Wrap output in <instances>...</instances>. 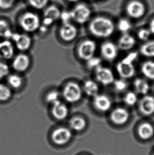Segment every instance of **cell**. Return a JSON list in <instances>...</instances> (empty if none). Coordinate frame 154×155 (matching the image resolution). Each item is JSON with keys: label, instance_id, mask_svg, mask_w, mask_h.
Masks as SVG:
<instances>
[{"label": "cell", "instance_id": "6da1fadb", "mask_svg": "<svg viewBox=\"0 0 154 155\" xmlns=\"http://www.w3.org/2000/svg\"><path fill=\"white\" fill-rule=\"evenodd\" d=\"M90 31L98 38H106L113 35L115 25L111 19L103 17L95 18L89 26Z\"/></svg>", "mask_w": 154, "mask_h": 155}, {"label": "cell", "instance_id": "7a4b0ae2", "mask_svg": "<svg viewBox=\"0 0 154 155\" xmlns=\"http://www.w3.org/2000/svg\"><path fill=\"white\" fill-rule=\"evenodd\" d=\"M19 24L24 31L33 32L39 29L41 22L38 15L31 12H27L20 17Z\"/></svg>", "mask_w": 154, "mask_h": 155}, {"label": "cell", "instance_id": "3957f363", "mask_svg": "<svg viewBox=\"0 0 154 155\" xmlns=\"http://www.w3.org/2000/svg\"><path fill=\"white\" fill-rule=\"evenodd\" d=\"M82 95V89L75 82L68 83L63 89V97L69 103H74L78 102L81 99Z\"/></svg>", "mask_w": 154, "mask_h": 155}, {"label": "cell", "instance_id": "277c9868", "mask_svg": "<svg viewBox=\"0 0 154 155\" xmlns=\"http://www.w3.org/2000/svg\"><path fill=\"white\" fill-rule=\"evenodd\" d=\"M72 19L79 24H83L87 22L91 15V11L85 4H79L71 11Z\"/></svg>", "mask_w": 154, "mask_h": 155}, {"label": "cell", "instance_id": "5b68a950", "mask_svg": "<svg viewBox=\"0 0 154 155\" xmlns=\"http://www.w3.org/2000/svg\"><path fill=\"white\" fill-rule=\"evenodd\" d=\"M96 44L95 41L91 40H86L80 45L78 54L80 58L88 61V59L94 56L96 52Z\"/></svg>", "mask_w": 154, "mask_h": 155}, {"label": "cell", "instance_id": "8992f818", "mask_svg": "<svg viewBox=\"0 0 154 155\" xmlns=\"http://www.w3.org/2000/svg\"><path fill=\"white\" fill-rule=\"evenodd\" d=\"M126 12L128 16L133 19H140L146 12V8L142 2L133 0L129 2L126 6Z\"/></svg>", "mask_w": 154, "mask_h": 155}, {"label": "cell", "instance_id": "52a82bcc", "mask_svg": "<svg viewBox=\"0 0 154 155\" xmlns=\"http://www.w3.org/2000/svg\"><path fill=\"white\" fill-rule=\"evenodd\" d=\"M52 139L54 143L59 146L66 144L70 140L72 137L71 130L66 127H60L53 131Z\"/></svg>", "mask_w": 154, "mask_h": 155}, {"label": "cell", "instance_id": "ba28073f", "mask_svg": "<svg viewBox=\"0 0 154 155\" xmlns=\"http://www.w3.org/2000/svg\"><path fill=\"white\" fill-rule=\"evenodd\" d=\"M96 76L98 82L104 85H108L114 82L113 71L109 68L101 66L96 68Z\"/></svg>", "mask_w": 154, "mask_h": 155}, {"label": "cell", "instance_id": "9c48e42d", "mask_svg": "<svg viewBox=\"0 0 154 155\" xmlns=\"http://www.w3.org/2000/svg\"><path fill=\"white\" fill-rule=\"evenodd\" d=\"M11 39L14 42L17 49L22 51H27L31 46V39L25 34L13 33Z\"/></svg>", "mask_w": 154, "mask_h": 155}, {"label": "cell", "instance_id": "30bf717a", "mask_svg": "<svg viewBox=\"0 0 154 155\" xmlns=\"http://www.w3.org/2000/svg\"><path fill=\"white\" fill-rule=\"evenodd\" d=\"M61 12L56 6L52 5L48 7L44 11L43 25L49 27L60 18Z\"/></svg>", "mask_w": 154, "mask_h": 155}, {"label": "cell", "instance_id": "8fae6325", "mask_svg": "<svg viewBox=\"0 0 154 155\" xmlns=\"http://www.w3.org/2000/svg\"><path fill=\"white\" fill-rule=\"evenodd\" d=\"M30 65V59L27 54H20L15 57L13 60L12 67L15 71L23 72L27 71Z\"/></svg>", "mask_w": 154, "mask_h": 155}, {"label": "cell", "instance_id": "7c38bea8", "mask_svg": "<svg viewBox=\"0 0 154 155\" xmlns=\"http://www.w3.org/2000/svg\"><path fill=\"white\" fill-rule=\"evenodd\" d=\"M63 40L69 42L75 39L78 34L77 28L70 23H63L59 31Z\"/></svg>", "mask_w": 154, "mask_h": 155}, {"label": "cell", "instance_id": "4fadbf2b", "mask_svg": "<svg viewBox=\"0 0 154 155\" xmlns=\"http://www.w3.org/2000/svg\"><path fill=\"white\" fill-rule=\"evenodd\" d=\"M129 113L126 109L122 107L115 109L111 114V121L117 125H123L129 120Z\"/></svg>", "mask_w": 154, "mask_h": 155}, {"label": "cell", "instance_id": "5bb4252c", "mask_svg": "<svg viewBox=\"0 0 154 155\" xmlns=\"http://www.w3.org/2000/svg\"><path fill=\"white\" fill-rule=\"evenodd\" d=\"M139 110L144 115H150L154 113V97L145 95L139 103Z\"/></svg>", "mask_w": 154, "mask_h": 155}, {"label": "cell", "instance_id": "9a60e30c", "mask_svg": "<svg viewBox=\"0 0 154 155\" xmlns=\"http://www.w3.org/2000/svg\"><path fill=\"white\" fill-rule=\"evenodd\" d=\"M101 54L107 61H113L118 54L117 47L113 42H104L101 46Z\"/></svg>", "mask_w": 154, "mask_h": 155}, {"label": "cell", "instance_id": "2e32d148", "mask_svg": "<svg viewBox=\"0 0 154 155\" xmlns=\"http://www.w3.org/2000/svg\"><path fill=\"white\" fill-rule=\"evenodd\" d=\"M14 54V47L8 39L0 41V59L9 60Z\"/></svg>", "mask_w": 154, "mask_h": 155}, {"label": "cell", "instance_id": "e0dca14e", "mask_svg": "<svg viewBox=\"0 0 154 155\" xmlns=\"http://www.w3.org/2000/svg\"><path fill=\"white\" fill-rule=\"evenodd\" d=\"M117 71L121 78L124 79L132 78L135 73L133 64L125 63L122 61L117 65Z\"/></svg>", "mask_w": 154, "mask_h": 155}, {"label": "cell", "instance_id": "ac0fdd59", "mask_svg": "<svg viewBox=\"0 0 154 155\" xmlns=\"http://www.w3.org/2000/svg\"><path fill=\"white\" fill-rule=\"evenodd\" d=\"M111 101L108 97L104 94H97L94 97V105L96 109L101 112H106L111 109Z\"/></svg>", "mask_w": 154, "mask_h": 155}, {"label": "cell", "instance_id": "d6986e66", "mask_svg": "<svg viewBox=\"0 0 154 155\" xmlns=\"http://www.w3.org/2000/svg\"><path fill=\"white\" fill-rule=\"evenodd\" d=\"M52 105L51 112L55 119L58 120H63L67 117L68 114V109L66 105L60 101H59Z\"/></svg>", "mask_w": 154, "mask_h": 155}, {"label": "cell", "instance_id": "ffe728a7", "mask_svg": "<svg viewBox=\"0 0 154 155\" xmlns=\"http://www.w3.org/2000/svg\"><path fill=\"white\" fill-rule=\"evenodd\" d=\"M136 40L133 36L129 34H124L118 41V47L123 51H128L132 48L135 45Z\"/></svg>", "mask_w": 154, "mask_h": 155}, {"label": "cell", "instance_id": "44dd1931", "mask_svg": "<svg viewBox=\"0 0 154 155\" xmlns=\"http://www.w3.org/2000/svg\"><path fill=\"white\" fill-rule=\"evenodd\" d=\"M154 134V127L150 124L144 123L139 127L138 134L142 139H149L153 136Z\"/></svg>", "mask_w": 154, "mask_h": 155}, {"label": "cell", "instance_id": "7402d4cb", "mask_svg": "<svg viewBox=\"0 0 154 155\" xmlns=\"http://www.w3.org/2000/svg\"><path fill=\"white\" fill-rule=\"evenodd\" d=\"M133 85L136 91L141 94H147L150 89V86L148 83L142 78L136 79Z\"/></svg>", "mask_w": 154, "mask_h": 155}, {"label": "cell", "instance_id": "603a6c76", "mask_svg": "<svg viewBox=\"0 0 154 155\" xmlns=\"http://www.w3.org/2000/svg\"><path fill=\"white\" fill-rule=\"evenodd\" d=\"M83 91L88 96L94 97L98 94L99 87L97 83L93 81L88 80L84 84Z\"/></svg>", "mask_w": 154, "mask_h": 155}, {"label": "cell", "instance_id": "cb8c5ba5", "mask_svg": "<svg viewBox=\"0 0 154 155\" xmlns=\"http://www.w3.org/2000/svg\"><path fill=\"white\" fill-rule=\"evenodd\" d=\"M69 124L71 129L76 131H80L85 128L87 122L83 117H75L70 120Z\"/></svg>", "mask_w": 154, "mask_h": 155}, {"label": "cell", "instance_id": "d4e9b609", "mask_svg": "<svg viewBox=\"0 0 154 155\" xmlns=\"http://www.w3.org/2000/svg\"><path fill=\"white\" fill-rule=\"evenodd\" d=\"M142 71L143 75L148 79L154 80V62L148 61L144 63L142 66Z\"/></svg>", "mask_w": 154, "mask_h": 155}, {"label": "cell", "instance_id": "484cf974", "mask_svg": "<svg viewBox=\"0 0 154 155\" xmlns=\"http://www.w3.org/2000/svg\"><path fill=\"white\" fill-rule=\"evenodd\" d=\"M13 32L8 23L4 20H0V37L6 39H11Z\"/></svg>", "mask_w": 154, "mask_h": 155}, {"label": "cell", "instance_id": "4316f807", "mask_svg": "<svg viewBox=\"0 0 154 155\" xmlns=\"http://www.w3.org/2000/svg\"><path fill=\"white\" fill-rule=\"evenodd\" d=\"M8 86L11 88L17 89L21 87L23 84V80L21 76L17 74L8 75L7 78Z\"/></svg>", "mask_w": 154, "mask_h": 155}, {"label": "cell", "instance_id": "83f0119b", "mask_svg": "<svg viewBox=\"0 0 154 155\" xmlns=\"http://www.w3.org/2000/svg\"><path fill=\"white\" fill-rule=\"evenodd\" d=\"M140 52L144 56L154 57V41L146 42L140 49Z\"/></svg>", "mask_w": 154, "mask_h": 155}, {"label": "cell", "instance_id": "f1b7e54d", "mask_svg": "<svg viewBox=\"0 0 154 155\" xmlns=\"http://www.w3.org/2000/svg\"><path fill=\"white\" fill-rule=\"evenodd\" d=\"M12 97V91L8 85L0 84V101L5 102Z\"/></svg>", "mask_w": 154, "mask_h": 155}, {"label": "cell", "instance_id": "f546056e", "mask_svg": "<svg viewBox=\"0 0 154 155\" xmlns=\"http://www.w3.org/2000/svg\"><path fill=\"white\" fill-rule=\"evenodd\" d=\"M118 28L120 31L126 34L127 32L129 31L131 29V23L127 19H121L118 23Z\"/></svg>", "mask_w": 154, "mask_h": 155}, {"label": "cell", "instance_id": "4dcf8cb0", "mask_svg": "<svg viewBox=\"0 0 154 155\" xmlns=\"http://www.w3.org/2000/svg\"><path fill=\"white\" fill-rule=\"evenodd\" d=\"M60 93L56 91H52L48 93L46 97V101L50 104H53L59 100Z\"/></svg>", "mask_w": 154, "mask_h": 155}, {"label": "cell", "instance_id": "1f68e13d", "mask_svg": "<svg viewBox=\"0 0 154 155\" xmlns=\"http://www.w3.org/2000/svg\"><path fill=\"white\" fill-rule=\"evenodd\" d=\"M138 101V97L136 93L133 92H129L126 94L124 97L125 103L129 106H133Z\"/></svg>", "mask_w": 154, "mask_h": 155}, {"label": "cell", "instance_id": "d6a6232c", "mask_svg": "<svg viewBox=\"0 0 154 155\" xmlns=\"http://www.w3.org/2000/svg\"><path fill=\"white\" fill-rule=\"evenodd\" d=\"M30 5L34 8L41 10L48 4L49 0H27Z\"/></svg>", "mask_w": 154, "mask_h": 155}, {"label": "cell", "instance_id": "836d02e7", "mask_svg": "<svg viewBox=\"0 0 154 155\" xmlns=\"http://www.w3.org/2000/svg\"><path fill=\"white\" fill-rule=\"evenodd\" d=\"M87 61V66L90 69L96 68L100 66L101 60L100 58L92 57L91 58L88 59Z\"/></svg>", "mask_w": 154, "mask_h": 155}, {"label": "cell", "instance_id": "e575fe53", "mask_svg": "<svg viewBox=\"0 0 154 155\" xmlns=\"http://www.w3.org/2000/svg\"><path fill=\"white\" fill-rule=\"evenodd\" d=\"M10 73V68L6 63L0 61V80L8 76Z\"/></svg>", "mask_w": 154, "mask_h": 155}, {"label": "cell", "instance_id": "d590c367", "mask_svg": "<svg viewBox=\"0 0 154 155\" xmlns=\"http://www.w3.org/2000/svg\"><path fill=\"white\" fill-rule=\"evenodd\" d=\"M151 32L150 30L147 29H143L140 30L138 33V37L140 39L144 41H147L150 38L151 35Z\"/></svg>", "mask_w": 154, "mask_h": 155}, {"label": "cell", "instance_id": "8d00e7d4", "mask_svg": "<svg viewBox=\"0 0 154 155\" xmlns=\"http://www.w3.org/2000/svg\"><path fill=\"white\" fill-rule=\"evenodd\" d=\"M114 87L118 91H123L127 87V84L123 80H118L114 81Z\"/></svg>", "mask_w": 154, "mask_h": 155}, {"label": "cell", "instance_id": "74e56055", "mask_svg": "<svg viewBox=\"0 0 154 155\" xmlns=\"http://www.w3.org/2000/svg\"><path fill=\"white\" fill-rule=\"evenodd\" d=\"M15 0H0V8L7 10L12 7Z\"/></svg>", "mask_w": 154, "mask_h": 155}, {"label": "cell", "instance_id": "f35d334b", "mask_svg": "<svg viewBox=\"0 0 154 155\" xmlns=\"http://www.w3.org/2000/svg\"><path fill=\"white\" fill-rule=\"evenodd\" d=\"M137 56L138 54L137 52H131L130 54H128L125 58L123 59L122 61L125 63L133 64V61H135Z\"/></svg>", "mask_w": 154, "mask_h": 155}, {"label": "cell", "instance_id": "ab89813d", "mask_svg": "<svg viewBox=\"0 0 154 155\" xmlns=\"http://www.w3.org/2000/svg\"><path fill=\"white\" fill-rule=\"evenodd\" d=\"M60 18L63 23H70V21L72 20L71 11H64L63 13H61Z\"/></svg>", "mask_w": 154, "mask_h": 155}, {"label": "cell", "instance_id": "60d3db41", "mask_svg": "<svg viewBox=\"0 0 154 155\" xmlns=\"http://www.w3.org/2000/svg\"><path fill=\"white\" fill-rule=\"evenodd\" d=\"M149 30H150L151 33L154 35V19H152V21L150 22Z\"/></svg>", "mask_w": 154, "mask_h": 155}, {"label": "cell", "instance_id": "b9f144b4", "mask_svg": "<svg viewBox=\"0 0 154 155\" xmlns=\"http://www.w3.org/2000/svg\"><path fill=\"white\" fill-rule=\"evenodd\" d=\"M68 1H69V2H76L77 1H78L79 0H68Z\"/></svg>", "mask_w": 154, "mask_h": 155}, {"label": "cell", "instance_id": "7bdbcfd3", "mask_svg": "<svg viewBox=\"0 0 154 155\" xmlns=\"http://www.w3.org/2000/svg\"><path fill=\"white\" fill-rule=\"evenodd\" d=\"M92 1H99V0H92Z\"/></svg>", "mask_w": 154, "mask_h": 155}]
</instances>
